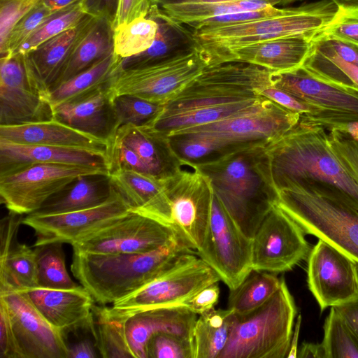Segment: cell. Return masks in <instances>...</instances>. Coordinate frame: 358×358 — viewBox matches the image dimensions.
<instances>
[{"instance_id":"1","label":"cell","mask_w":358,"mask_h":358,"mask_svg":"<svg viewBox=\"0 0 358 358\" xmlns=\"http://www.w3.org/2000/svg\"><path fill=\"white\" fill-rule=\"evenodd\" d=\"M272 73L242 62L208 65L146 125L166 137L178 129L257 111L271 101L260 92L272 84Z\"/></svg>"},{"instance_id":"2","label":"cell","mask_w":358,"mask_h":358,"mask_svg":"<svg viewBox=\"0 0 358 358\" xmlns=\"http://www.w3.org/2000/svg\"><path fill=\"white\" fill-rule=\"evenodd\" d=\"M273 183L313 181L358 210V172L330 145L322 127L299 124L265 147Z\"/></svg>"},{"instance_id":"3","label":"cell","mask_w":358,"mask_h":358,"mask_svg":"<svg viewBox=\"0 0 358 358\" xmlns=\"http://www.w3.org/2000/svg\"><path fill=\"white\" fill-rule=\"evenodd\" d=\"M265 147H245L193 164L208 176L215 195L250 238L277 197Z\"/></svg>"},{"instance_id":"4","label":"cell","mask_w":358,"mask_h":358,"mask_svg":"<svg viewBox=\"0 0 358 358\" xmlns=\"http://www.w3.org/2000/svg\"><path fill=\"white\" fill-rule=\"evenodd\" d=\"M190 252L195 251L178 240L142 253L94 254L73 250L71 270L95 302L106 305L137 291Z\"/></svg>"},{"instance_id":"5","label":"cell","mask_w":358,"mask_h":358,"mask_svg":"<svg viewBox=\"0 0 358 358\" xmlns=\"http://www.w3.org/2000/svg\"><path fill=\"white\" fill-rule=\"evenodd\" d=\"M271 82L308 108V113L300 115L299 124L345 131L358 140V86L308 64L273 72Z\"/></svg>"},{"instance_id":"6","label":"cell","mask_w":358,"mask_h":358,"mask_svg":"<svg viewBox=\"0 0 358 358\" xmlns=\"http://www.w3.org/2000/svg\"><path fill=\"white\" fill-rule=\"evenodd\" d=\"M275 205L309 234L322 239L358 264V210L308 181L275 183Z\"/></svg>"},{"instance_id":"7","label":"cell","mask_w":358,"mask_h":358,"mask_svg":"<svg viewBox=\"0 0 358 358\" xmlns=\"http://www.w3.org/2000/svg\"><path fill=\"white\" fill-rule=\"evenodd\" d=\"M329 0L284 8L259 19L212 26L192 31L207 63L218 52L261 41L299 35H316L329 25L338 10Z\"/></svg>"},{"instance_id":"8","label":"cell","mask_w":358,"mask_h":358,"mask_svg":"<svg viewBox=\"0 0 358 358\" xmlns=\"http://www.w3.org/2000/svg\"><path fill=\"white\" fill-rule=\"evenodd\" d=\"M296 306L285 280L263 305L243 315L234 314L228 343L220 358L287 357Z\"/></svg>"},{"instance_id":"9","label":"cell","mask_w":358,"mask_h":358,"mask_svg":"<svg viewBox=\"0 0 358 358\" xmlns=\"http://www.w3.org/2000/svg\"><path fill=\"white\" fill-rule=\"evenodd\" d=\"M170 213V226L179 241L197 252L208 227L214 192L208 176L193 164L162 179Z\"/></svg>"},{"instance_id":"10","label":"cell","mask_w":358,"mask_h":358,"mask_svg":"<svg viewBox=\"0 0 358 358\" xmlns=\"http://www.w3.org/2000/svg\"><path fill=\"white\" fill-rule=\"evenodd\" d=\"M300 114L271 100L260 110L213 123L173 131L172 136L211 138L224 153L252 145H266L296 125Z\"/></svg>"},{"instance_id":"11","label":"cell","mask_w":358,"mask_h":358,"mask_svg":"<svg viewBox=\"0 0 358 358\" xmlns=\"http://www.w3.org/2000/svg\"><path fill=\"white\" fill-rule=\"evenodd\" d=\"M208 66L198 48L149 66L117 70L110 83L113 96L131 94L165 104Z\"/></svg>"},{"instance_id":"12","label":"cell","mask_w":358,"mask_h":358,"mask_svg":"<svg viewBox=\"0 0 358 358\" xmlns=\"http://www.w3.org/2000/svg\"><path fill=\"white\" fill-rule=\"evenodd\" d=\"M221 280L196 252L181 256L169 269L113 307L131 314L162 306L180 305L206 286Z\"/></svg>"},{"instance_id":"13","label":"cell","mask_w":358,"mask_h":358,"mask_svg":"<svg viewBox=\"0 0 358 358\" xmlns=\"http://www.w3.org/2000/svg\"><path fill=\"white\" fill-rule=\"evenodd\" d=\"M109 174L131 170L163 179L183 166L169 139L147 125L120 126L108 142Z\"/></svg>"},{"instance_id":"14","label":"cell","mask_w":358,"mask_h":358,"mask_svg":"<svg viewBox=\"0 0 358 358\" xmlns=\"http://www.w3.org/2000/svg\"><path fill=\"white\" fill-rule=\"evenodd\" d=\"M108 174L106 168L63 164H36L0 176V197L7 209L29 215L76 178Z\"/></svg>"},{"instance_id":"15","label":"cell","mask_w":358,"mask_h":358,"mask_svg":"<svg viewBox=\"0 0 358 358\" xmlns=\"http://www.w3.org/2000/svg\"><path fill=\"white\" fill-rule=\"evenodd\" d=\"M196 253L229 289H235L252 270V238L243 232L215 194L206 236Z\"/></svg>"},{"instance_id":"16","label":"cell","mask_w":358,"mask_h":358,"mask_svg":"<svg viewBox=\"0 0 358 358\" xmlns=\"http://www.w3.org/2000/svg\"><path fill=\"white\" fill-rule=\"evenodd\" d=\"M179 241L171 227L131 210L74 243L73 249L94 254L148 252Z\"/></svg>"},{"instance_id":"17","label":"cell","mask_w":358,"mask_h":358,"mask_svg":"<svg viewBox=\"0 0 358 358\" xmlns=\"http://www.w3.org/2000/svg\"><path fill=\"white\" fill-rule=\"evenodd\" d=\"M305 235L274 202L252 238V269L275 274L292 270L311 250Z\"/></svg>"},{"instance_id":"18","label":"cell","mask_w":358,"mask_h":358,"mask_svg":"<svg viewBox=\"0 0 358 358\" xmlns=\"http://www.w3.org/2000/svg\"><path fill=\"white\" fill-rule=\"evenodd\" d=\"M54 109L48 94L29 74L22 53L1 56L0 125L50 120Z\"/></svg>"},{"instance_id":"19","label":"cell","mask_w":358,"mask_h":358,"mask_svg":"<svg viewBox=\"0 0 358 358\" xmlns=\"http://www.w3.org/2000/svg\"><path fill=\"white\" fill-rule=\"evenodd\" d=\"M150 6L192 31L278 14L281 0H149Z\"/></svg>"},{"instance_id":"20","label":"cell","mask_w":358,"mask_h":358,"mask_svg":"<svg viewBox=\"0 0 358 358\" xmlns=\"http://www.w3.org/2000/svg\"><path fill=\"white\" fill-rule=\"evenodd\" d=\"M132 210L115 189L105 203L87 209L55 215L29 214L22 224L34 231V246L51 242L69 243L96 232Z\"/></svg>"},{"instance_id":"21","label":"cell","mask_w":358,"mask_h":358,"mask_svg":"<svg viewBox=\"0 0 358 358\" xmlns=\"http://www.w3.org/2000/svg\"><path fill=\"white\" fill-rule=\"evenodd\" d=\"M307 282L322 312L358 295V264L318 239L308 256Z\"/></svg>"},{"instance_id":"22","label":"cell","mask_w":358,"mask_h":358,"mask_svg":"<svg viewBox=\"0 0 358 358\" xmlns=\"http://www.w3.org/2000/svg\"><path fill=\"white\" fill-rule=\"evenodd\" d=\"M7 306L21 358H69L66 337L20 291L0 293Z\"/></svg>"},{"instance_id":"23","label":"cell","mask_w":358,"mask_h":358,"mask_svg":"<svg viewBox=\"0 0 358 358\" xmlns=\"http://www.w3.org/2000/svg\"><path fill=\"white\" fill-rule=\"evenodd\" d=\"M20 292L44 319L65 337L68 334L79 331H88L94 337L93 307L95 301L83 285L75 289L36 287Z\"/></svg>"},{"instance_id":"24","label":"cell","mask_w":358,"mask_h":358,"mask_svg":"<svg viewBox=\"0 0 358 358\" xmlns=\"http://www.w3.org/2000/svg\"><path fill=\"white\" fill-rule=\"evenodd\" d=\"M316 35L279 38L227 49L211 55L208 65L235 61L257 65L274 73L289 71L303 65Z\"/></svg>"},{"instance_id":"25","label":"cell","mask_w":358,"mask_h":358,"mask_svg":"<svg viewBox=\"0 0 358 358\" xmlns=\"http://www.w3.org/2000/svg\"><path fill=\"white\" fill-rule=\"evenodd\" d=\"M97 18L88 14L73 28L23 54L29 74L48 95L57 86L72 52Z\"/></svg>"},{"instance_id":"26","label":"cell","mask_w":358,"mask_h":358,"mask_svg":"<svg viewBox=\"0 0 358 358\" xmlns=\"http://www.w3.org/2000/svg\"><path fill=\"white\" fill-rule=\"evenodd\" d=\"M127 315L125 331L134 358H147V343L157 333L169 331L192 338L197 318L196 314L182 304L152 308Z\"/></svg>"},{"instance_id":"27","label":"cell","mask_w":358,"mask_h":358,"mask_svg":"<svg viewBox=\"0 0 358 358\" xmlns=\"http://www.w3.org/2000/svg\"><path fill=\"white\" fill-rule=\"evenodd\" d=\"M110 83L55 107L54 118L108 143L118 129Z\"/></svg>"},{"instance_id":"28","label":"cell","mask_w":358,"mask_h":358,"mask_svg":"<svg viewBox=\"0 0 358 358\" xmlns=\"http://www.w3.org/2000/svg\"><path fill=\"white\" fill-rule=\"evenodd\" d=\"M36 164H63L108 169L106 157L99 153L72 148L19 144L0 139V176Z\"/></svg>"},{"instance_id":"29","label":"cell","mask_w":358,"mask_h":358,"mask_svg":"<svg viewBox=\"0 0 358 358\" xmlns=\"http://www.w3.org/2000/svg\"><path fill=\"white\" fill-rule=\"evenodd\" d=\"M0 139L19 144L72 148L106 157L108 143L55 118L19 125H0Z\"/></svg>"},{"instance_id":"30","label":"cell","mask_w":358,"mask_h":358,"mask_svg":"<svg viewBox=\"0 0 358 358\" xmlns=\"http://www.w3.org/2000/svg\"><path fill=\"white\" fill-rule=\"evenodd\" d=\"M149 16L158 24L156 38L147 50L120 61L118 70L141 68L189 52L199 48L193 31L150 8Z\"/></svg>"},{"instance_id":"31","label":"cell","mask_w":358,"mask_h":358,"mask_svg":"<svg viewBox=\"0 0 358 358\" xmlns=\"http://www.w3.org/2000/svg\"><path fill=\"white\" fill-rule=\"evenodd\" d=\"M109 176L132 210L170 226L169 207L162 179L131 170H120Z\"/></svg>"},{"instance_id":"32","label":"cell","mask_w":358,"mask_h":358,"mask_svg":"<svg viewBox=\"0 0 358 358\" xmlns=\"http://www.w3.org/2000/svg\"><path fill=\"white\" fill-rule=\"evenodd\" d=\"M115 188L108 174L82 176L50 197L34 215H55L87 209L107 201Z\"/></svg>"},{"instance_id":"33","label":"cell","mask_w":358,"mask_h":358,"mask_svg":"<svg viewBox=\"0 0 358 358\" xmlns=\"http://www.w3.org/2000/svg\"><path fill=\"white\" fill-rule=\"evenodd\" d=\"M121 59L114 52L61 83L49 93L53 108L85 96L110 83Z\"/></svg>"},{"instance_id":"34","label":"cell","mask_w":358,"mask_h":358,"mask_svg":"<svg viewBox=\"0 0 358 358\" xmlns=\"http://www.w3.org/2000/svg\"><path fill=\"white\" fill-rule=\"evenodd\" d=\"M113 24L98 17L72 52L55 87L113 52Z\"/></svg>"},{"instance_id":"35","label":"cell","mask_w":358,"mask_h":358,"mask_svg":"<svg viewBox=\"0 0 358 358\" xmlns=\"http://www.w3.org/2000/svg\"><path fill=\"white\" fill-rule=\"evenodd\" d=\"M234 319V312L227 308H213L199 315L192 330L194 358H220L228 343Z\"/></svg>"},{"instance_id":"36","label":"cell","mask_w":358,"mask_h":358,"mask_svg":"<svg viewBox=\"0 0 358 358\" xmlns=\"http://www.w3.org/2000/svg\"><path fill=\"white\" fill-rule=\"evenodd\" d=\"M93 313L95 322L96 347L102 357H134L125 331L128 315L113 306L94 305Z\"/></svg>"},{"instance_id":"37","label":"cell","mask_w":358,"mask_h":358,"mask_svg":"<svg viewBox=\"0 0 358 358\" xmlns=\"http://www.w3.org/2000/svg\"><path fill=\"white\" fill-rule=\"evenodd\" d=\"M38 287L34 250L16 241L0 257V293Z\"/></svg>"},{"instance_id":"38","label":"cell","mask_w":358,"mask_h":358,"mask_svg":"<svg viewBox=\"0 0 358 358\" xmlns=\"http://www.w3.org/2000/svg\"><path fill=\"white\" fill-rule=\"evenodd\" d=\"M281 278L275 273L252 270L235 288L230 289L227 308L237 315L257 309L279 289Z\"/></svg>"},{"instance_id":"39","label":"cell","mask_w":358,"mask_h":358,"mask_svg":"<svg viewBox=\"0 0 358 358\" xmlns=\"http://www.w3.org/2000/svg\"><path fill=\"white\" fill-rule=\"evenodd\" d=\"M38 287L75 289L81 285L70 277L65 264L63 243L51 242L34 246Z\"/></svg>"},{"instance_id":"40","label":"cell","mask_w":358,"mask_h":358,"mask_svg":"<svg viewBox=\"0 0 358 358\" xmlns=\"http://www.w3.org/2000/svg\"><path fill=\"white\" fill-rule=\"evenodd\" d=\"M113 29L114 54L122 59L150 48L157 36L158 24L153 17L148 15L118 25Z\"/></svg>"},{"instance_id":"41","label":"cell","mask_w":358,"mask_h":358,"mask_svg":"<svg viewBox=\"0 0 358 358\" xmlns=\"http://www.w3.org/2000/svg\"><path fill=\"white\" fill-rule=\"evenodd\" d=\"M325 358H358V340L334 306L324 324Z\"/></svg>"},{"instance_id":"42","label":"cell","mask_w":358,"mask_h":358,"mask_svg":"<svg viewBox=\"0 0 358 358\" xmlns=\"http://www.w3.org/2000/svg\"><path fill=\"white\" fill-rule=\"evenodd\" d=\"M88 15L82 1L52 15L24 42L15 53H26L42 43L77 25Z\"/></svg>"},{"instance_id":"43","label":"cell","mask_w":358,"mask_h":358,"mask_svg":"<svg viewBox=\"0 0 358 358\" xmlns=\"http://www.w3.org/2000/svg\"><path fill=\"white\" fill-rule=\"evenodd\" d=\"M164 105L131 94L113 96V107L118 128L127 124L136 126L148 124L162 110Z\"/></svg>"},{"instance_id":"44","label":"cell","mask_w":358,"mask_h":358,"mask_svg":"<svg viewBox=\"0 0 358 358\" xmlns=\"http://www.w3.org/2000/svg\"><path fill=\"white\" fill-rule=\"evenodd\" d=\"M183 165L197 164L222 155L220 145L203 136L177 135L167 137Z\"/></svg>"},{"instance_id":"45","label":"cell","mask_w":358,"mask_h":358,"mask_svg":"<svg viewBox=\"0 0 358 358\" xmlns=\"http://www.w3.org/2000/svg\"><path fill=\"white\" fill-rule=\"evenodd\" d=\"M304 64L358 86V66L343 60L315 38L311 51Z\"/></svg>"},{"instance_id":"46","label":"cell","mask_w":358,"mask_h":358,"mask_svg":"<svg viewBox=\"0 0 358 358\" xmlns=\"http://www.w3.org/2000/svg\"><path fill=\"white\" fill-rule=\"evenodd\" d=\"M147 358H194L192 337L169 331L154 334L146 346Z\"/></svg>"},{"instance_id":"47","label":"cell","mask_w":358,"mask_h":358,"mask_svg":"<svg viewBox=\"0 0 358 358\" xmlns=\"http://www.w3.org/2000/svg\"><path fill=\"white\" fill-rule=\"evenodd\" d=\"M56 12L41 1L38 2L13 27L5 44L0 48L1 56L15 53L33 32Z\"/></svg>"},{"instance_id":"48","label":"cell","mask_w":358,"mask_h":358,"mask_svg":"<svg viewBox=\"0 0 358 358\" xmlns=\"http://www.w3.org/2000/svg\"><path fill=\"white\" fill-rule=\"evenodd\" d=\"M317 35L358 47V8L338 7L329 25Z\"/></svg>"},{"instance_id":"49","label":"cell","mask_w":358,"mask_h":358,"mask_svg":"<svg viewBox=\"0 0 358 358\" xmlns=\"http://www.w3.org/2000/svg\"><path fill=\"white\" fill-rule=\"evenodd\" d=\"M41 0H0V48L15 24Z\"/></svg>"},{"instance_id":"50","label":"cell","mask_w":358,"mask_h":358,"mask_svg":"<svg viewBox=\"0 0 358 358\" xmlns=\"http://www.w3.org/2000/svg\"><path fill=\"white\" fill-rule=\"evenodd\" d=\"M0 358H21L5 301L0 298Z\"/></svg>"},{"instance_id":"51","label":"cell","mask_w":358,"mask_h":358,"mask_svg":"<svg viewBox=\"0 0 358 358\" xmlns=\"http://www.w3.org/2000/svg\"><path fill=\"white\" fill-rule=\"evenodd\" d=\"M220 292L217 282L209 285L186 300L182 305L195 314L201 315L215 308Z\"/></svg>"},{"instance_id":"52","label":"cell","mask_w":358,"mask_h":358,"mask_svg":"<svg viewBox=\"0 0 358 358\" xmlns=\"http://www.w3.org/2000/svg\"><path fill=\"white\" fill-rule=\"evenodd\" d=\"M24 215L9 211L0 222V257H3L17 241V231Z\"/></svg>"},{"instance_id":"53","label":"cell","mask_w":358,"mask_h":358,"mask_svg":"<svg viewBox=\"0 0 358 358\" xmlns=\"http://www.w3.org/2000/svg\"><path fill=\"white\" fill-rule=\"evenodd\" d=\"M150 8L149 0H120L113 29L137 17L148 16Z\"/></svg>"},{"instance_id":"54","label":"cell","mask_w":358,"mask_h":358,"mask_svg":"<svg viewBox=\"0 0 358 358\" xmlns=\"http://www.w3.org/2000/svg\"><path fill=\"white\" fill-rule=\"evenodd\" d=\"M260 94L300 115L309 112L308 108L287 92L272 84L260 92Z\"/></svg>"},{"instance_id":"55","label":"cell","mask_w":358,"mask_h":358,"mask_svg":"<svg viewBox=\"0 0 358 358\" xmlns=\"http://www.w3.org/2000/svg\"><path fill=\"white\" fill-rule=\"evenodd\" d=\"M120 0H83L87 14L105 18L113 24L116 18Z\"/></svg>"},{"instance_id":"56","label":"cell","mask_w":358,"mask_h":358,"mask_svg":"<svg viewBox=\"0 0 358 358\" xmlns=\"http://www.w3.org/2000/svg\"><path fill=\"white\" fill-rule=\"evenodd\" d=\"M315 38L343 60L358 66V47L337 39L316 35Z\"/></svg>"},{"instance_id":"57","label":"cell","mask_w":358,"mask_h":358,"mask_svg":"<svg viewBox=\"0 0 358 358\" xmlns=\"http://www.w3.org/2000/svg\"><path fill=\"white\" fill-rule=\"evenodd\" d=\"M334 307L358 340V295Z\"/></svg>"},{"instance_id":"58","label":"cell","mask_w":358,"mask_h":358,"mask_svg":"<svg viewBox=\"0 0 358 358\" xmlns=\"http://www.w3.org/2000/svg\"><path fill=\"white\" fill-rule=\"evenodd\" d=\"M94 346L95 343L90 340L80 341L69 347V358H94L96 357Z\"/></svg>"},{"instance_id":"59","label":"cell","mask_w":358,"mask_h":358,"mask_svg":"<svg viewBox=\"0 0 358 358\" xmlns=\"http://www.w3.org/2000/svg\"><path fill=\"white\" fill-rule=\"evenodd\" d=\"M298 358H325L322 343H303L298 350Z\"/></svg>"},{"instance_id":"60","label":"cell","mask_w":358,"mask_h":358,"mask_svg":"<svg viewBox=\"0 0 358 358\" xmlns=\"http://www.w3.org/2000/svg\"><path fill=\"white\" fill-rule=\"evenodd\" d=\"M301 316L299 315L297 317V321L295 324L294 330H293V334L291 338L289 352L287 354V357H296L297 355V343H298V339H299V330L301 327Z\"/></svg>"},{"instance_id":"61","label":"cell","mask_w":358,"mask_h":358,"mask_svg":"<svg viewBox=\"0 0 358 358\" xmlns=\"http://www.w3.org/2000/svg\"><path fill=\"white\" fill-rule=\"evenodd\" d=\"M83 0H41L42 3L53 11H58L78 3Z\"/></svg>"},{"instance_id":"62","label":"cell","mask_w":358,"mask_h":358,"mask_svg":"<svg viewBox=\"0 0 358 358\" xmlns=\"http://www.w3.org/2000/svg\"><path fill=\"white\" fill-rule=\"evenodd\" d=\"M333 1L338 7L358 8V0H329Z\"/></svg>"},{"instance_id":"63","label":"cell","mask_w":358,"mask_h":358,"mask_svg":"<svg viewBox=\"0 0 358 358\" xmlns=\"http://www.w3.org/2000/svg\"><path fill=\"white\" fill-rule=\"evenodd\" d=\"M299 0H281V5H287Z\"/></svg>"}]
</instances>
